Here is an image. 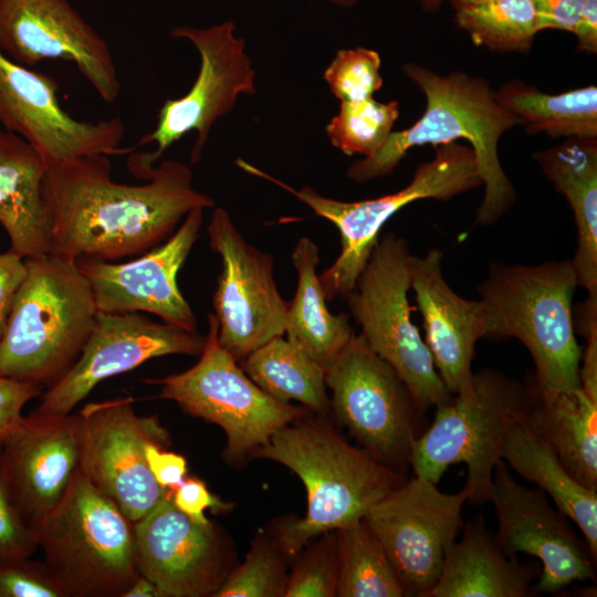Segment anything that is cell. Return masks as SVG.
Wrapping results in <instances>:
<instances>
[{
  "label": "cell",
  "mask_w": 597,
  "mask_h": 597,
  "mask_svg": "<svg viewBox=\"0 0 597 597\" xmlns=\"http://www.w3.org/2000/svg\"><path fill=\"white\" fill-rule=\"evenodd\" d=\"M239 364L249 378L274 399L297 401L320 416L331 411L325 369L297 342L275 336Z\"/></svg>",
  "instance_id": "obj_30"
},
{
  "label": "cell",
  "mask_w": 597,
  "mask_h": 597,
  "mask_svg": "<svg viewBox=\"0 0 597 597\" xmlns=\"http://www.w3.org/2000/svg\"><path fill=\"white\" fill-rule=\"evenodd\" d=\"M523 422L555 452L569 474L597 491V401L582 388L544 394L532 375Z\"/></svg>",
  "instance_id": "obj_27"
},
{
  "label": "cell",
  "mask_w": 597,
  "mask_h": 597,
  "mask_svg": "<svg viewBox=\"0 0 597 597\" xmlns=\"http://www.w3.org/2000/svg\"><path fill=\"white\" fill-rule=\"evenodd\" d=\"M36 533L66 597H123L140 575L135 523L78 469Z\"/></svg>",
  "instance_id": "obj_6"
},
{
  "label": "cell",
  "mask_w": 597,
  "mask_h": 597,
  "mask_svg": "<svg viewBox=\"0 0 597 597\" xmlns=\"http://www.w3.org/2000/svg\"><path fill=\"white\" fill-rule=\"evenodd\" d=\"M139 179L148 181H115L105 155L48 167L50 253L104 261L140 255L167 240L191 210L214 205L192 186V171L180 161L166 160Z\"/></svg>",
  "instance_id": "obj_1"
},
{
  "label": "cell",
  "mask_w": 597,
  "mask_h": 597,
  "mask_svg": "<svg viewBox=\"0 0 597 597\" xmlns=\"http://www.w3.org/2000/svg\"><path fill=\"white\" fill-rule=\"evenodd\" d=\"M148 468L164 489L174 490L187 476V460L184 455L166 450L157 443H149L146 448Z\"/></svg>",
  "instance_id": "obj_43"
},
{
  "label": "cell",
  "mask_w": 597,
  "mask_h": 597,
  "mask_svg": "<svg viewBox=\"0 0 597 597\" xmlns=\"http://www.w3.org/2000/svg\"><path fill=\"white\" fill-rule=\"evenodd\" d=\"M442 259L439 249H430L423 256L412 255L410 290L437 371L454 395L471 380L475 344L483 338V314L479 300H467L449 286Z\"/></svg>",
  "instance_id": "obj_23"
},
{
  "label": "cell",
  "mask_w": 597,
  "mask_h": 597,
  "mask_svg": "<svg viewBox=\"0 0 597 597\" xmlns=\"http://www.w3.org/2000/svg\"><path fill=\"white\" fill-rule=\"evenodd\" d=\"M325 383L336 421L360 449L407 475L428 420L398 373L355 334L326 368Z\"/></svg>",
  "instance_id": "obj_11"
},
{
  "label": "cell",
  "mask_w": 597,
  "mask_h": 597,
  "mask_svg": "<svg viewBox=\"0 0 597 597\" xmlns=\"http://www.w3.org/2000/svg\"><path fill=\"white\" fill-rule=\"evenodd\" d=\"M38 548L36 531L21 517L0 474V561L32 556Z\"/></svg>",
  "instance_id": "obj_39"
},
{
  "label": "cell",
  "mask_w": 597,
  "mask_h": 597,
  "mask_svg": "<svg viewBox=\"0 0 597 597\" xmlns=\"http://www.w3.org/2000/svg\"><path fill=\"white\" fill-rule=\"evenodd\" d=\"M333 4L342 6V7H352L354 6L358 0H326ZM444 0H418L421 8L429 13L437 12Z\"/></svg>",
  "instance_id": "obj_48"
},
{
  "label": "cell",
  "mask_w": 597,
  "mask_h": 597,
  "mask_svg": "<svg viewBox=\"0 0 597 597\" xmlns=\"http://www.w3.org/2000/svg\"><path fill=\"white\" fill-rule=\"evenodd\" d=\"M25 260L0 338V376L50 388L78 358L97 307L75 260L48 253Z\"/></svg>",
  "instance_id": "obj_5"
},
{
  "label": "cell",
  "mask_w": 597,
  "mask_h": 597,
  "mask_svg": "<svg viewBox=\"0 0 597 597\" xmlns=\"http://www.w3.org/2000/svg\"><path fill=\"white\" fill-rule=\"evenodd\" d=\"M206 336L140 312H97L93 329L74 365L42 392L34 411L69 415L103 380L166 355L199 356Z\"/></svg>",
  "instance_id": "obj_18"
},
{
  "label": "cell",
  "mask_w": 597,
  "mask_h": 597,
  "mask_svg": "<svg viewBox=\"0 0 597 597\" xmlns=\"http://www.w3.org/2000/svg\"><path fill=\"white\" fill-rule=\"evenodd\" d=\"M234 23L226 21L210 28L180 27L170 33L189 40L200 56V67L190 90L180 98L166 100L156 128L140 137L136 147L156 144L154 151L128 154L127 167L136 178L154 167L164 153L187 133H197L190 158L201 154L214 122L228 114L240 94H255V72L245 53L242 38L234 35Z\"/></svg>",
  "instance_id": "obj_12"
},
{
  "label": "cell",
  "mask_w": 597,
  "mask_h": 597,
  "mask_svg": "<svg viewBox=\"0 0 597 597\" xmlns=\"http://www.w3.org/2000/svg\"><path fill=\"white\" fill-rule=\"evenodd\" d=\"M399 103H381L373 96L357 102H341L339 111L326 126L334 147L347 156H374L394 132Z\"/></svg>",
  "instance_id": "obj_34"
},
{
  "label": "cell",
  "mask_w": 597,
  "mask_h": 597,
  "mask_svg": "<svg viewBox=\"0 0 597 597\" xmlns=\"http://www.w3.org/2000/svg\"><path fill=\"white\" fill-rule=\"evenodd\" d=\"M446 551L441 574L428 597H530L542 573L537 561L520 562L500 545L481 513L463 524Z\"/></svg>",
  "instance_id": "obj_24"
},
{
  "label": "cell",
  "mask_w": 597,
  "mask_h": 597,
  "mask_svg": "<svg viewBox=\"0 0 597 597\" xmlns=\"http://www.w3.org/2000/svg\"><path fill=\"white\" fill-rule=\"evenodd\" d=\"M434 157L418 165L411 181L402 189L378 198L362 201H341L320 195L310 186L295 189L237 159L244 171L266 179L292 193L313 212L329 222L341 235V252L321 274L320 282L327 301L345 297L355 287L385 223L405 206L422 199L449 201L482 186L474 151L455 142L434 146Z\"/></svg>",
  "instance_id": "obj_8"
},
{
  "label": "cell",
  "mask_w": 597,
  "mask_h": 597,
  "mask_svg": "<svg viewBox=\"0 0 597 597\" xmlns=\"http://www.w3.org/2000/svg\"><path fill=\"white\" fill-rule=\"evenodd\" d=\"M465 491L441 492L413 476L380 499L364 516L387 553L405 596L428 597L442 570L447 547L463 527Z\"/></svg>",
  "instance_id": "obj_14"
},
{
  "label": "cell",
  "mask_w": 597,
  "mask_h": 597,
  "mask_svg": "<svg viewBox=\"0 0 597 597\" xmlns=\"http://www.w3.org/2000/svg\"><path fill=\"white\" fill-rule=\"evenodd\" d=\"M573 33L579 51L597 52V0H585Z\"/></svg>",
  "instance_id": "obj_46"
},
{
  "label": "cell",
  "mask_w": 597,
  "mask_h": 597,
  "mask_svg": "<svg viewBox=\"0 0 597 597\" xmlns=\"http://www.w3.org/2000/svg\"><path fill=\"white\" fill-rule=\"evenodd\" d=\"M135 545L139 574L161 597L213 596L230 573L216 526L181 512L171 490L135 523Z\"/></svg>",
  "instance_id": "obj_21"
},
{
  "label": "cell",
  "mask_w": 597,
  "mask_h": 597,
  "mask_svg": "<svg viewBox=\"0 0 597 597\" xmlns=\"http://www.w3.org/2000/svg\"><path fill=\"white\" fill-rule=\"evenodd\" d=\"M585 0H533L537 30L574 31Z\"/></svg>",
  "instance_id": "obj_44"
},
{
  "label": "cell",
  "mask_w": 597,
  "mask_h": 597,
  "mask_svg": "<svg viewBox=\"0 0 597 597\" xmlns=\"http://www.w3.org/2000/svg\"><path fill=\"white\" fill-rule=\"evenodd\" d=\"M578 286L572 260L535 265L494 262L479 285L483 338L519 339L535 365L544 394L580 389L583 348L575 335L573 297Z\"/></svg>",
  "instance_id": "obj_4"
},
{
  "label": "cell",
  "mask_w": 597,
  "mask_h": 597,
  "mask_svg": "<svg viewBox=\"0 0 597 597\" xmlns=\"http://www.w3.org/2000/svg\"><path fill=\"white\" fill-rule=\"evenodd\" d=\"M30 557L0 561V597H66L46 564Z\"/></svg>",
  "instance_id": "obj_38"
},
{
  "label": "cell",
  "mask_w": 597,
  "mask_h": 597,
  "mask_svg": "<svg viewBox=\"0 0 597 597\" xmlns=\"http://www.w3.org/2000/svg\"><path fill=\"white\" fill-rule=\"evenodd\" d=\"M145 383L159 385L158 398L186 413L216 423L226 433L223 455L238 464L282 427L306 415L305 407L282 402L255 385L218 339V322L208 314V334L199 360L189 369Z\"/></svg>",
  "instance_id": "obj_10"
},
{
  "label": "cell",
  "mask_w": 597,
  "mask_h": 597,
  "mask_svg": "<svg viewBox=\"0 0 597 597\" xmlns=\"http://www.w3.org/2000/svg\"><path fill=\"white\" fill-rule=\"evenodd\" d=\"M402 71L426 97L423 114L410 127L392 132L374 156L354 161L347 176L365 182L389 175L412 147L465 139L474 151L484 186L475 223L494 224L516 199L513 184L501 166L499 142L522 122L500 104L483 77L461 71L441 75L416 63L405 64Z\"/></svg>",
  "instance_id": "obj_2"
},
{
  "label": "cell",
  "mask_w": 597,
  "mask_h": 597,
  "mask_svg": "<svg viewBox=\"0 0 597 597\" xmlns=\"http://www.w3.org/2000/svg\"><path fill=\"white\" fill-rule=\"evenodd\" d=\"M338 597H404L383 545L364 519L335 530Z\"/></svg>",
  "instance_id": "obj_32"
},
{
  "label": "cell",
  "mask_w": 597,
  "mask_h": 597,
  "mask_svg": "<svg viewBox=\"0 0 597 597\" xmlns=\"http://www.w3.org/2000/svg\"><path fill=\"white\" fill-rule=\"evenodd\" d=\"M203 211L191 210L167 240L135 260L114 263L76 259L97 312H146L166 323L197 331L196 315L178 287L177 274L198 239Z\"/></svg>",
  "instance_id": "obj_19"
},
{
  "label": "cell",
  "mask_w": 597,
  "mask_h": 597,
  "mask_svg": "<svg viewBox=\"0 0 597 597\" xmlns=\"http://www.w3.org/2000/svg\"><path fill=\"white\" fill-rule=\"evenodd\" d=\"M311 415L282 427L250 457L282 463L305 485V516L283 523L275 535L289 557L298 555L318 535L364 519L407 480Z\"/></svg>",
  "instance_id": "obj_3"
},
{
  "label": "cell",
  "mask_w": 597,
  "mask_h": 597,
  "mask_svg": "<svg viewBox=\"0 0 597 597\" xmlns=\"http://www.w3.org/2000/svg\"><path fill=\"white\" fill-rule=\"evenodd\" d=\"M0 51L28 67L71 61L104 102L119 95L111 49L66 0H0Z\"/></svg>",
  "instance_id": "obj_20"
},
{
  "label": "cell",
  "mask_w": 597,
  "mask_h": 597,
  "mask_svg": "<svg viewBox=\"0 0 597 597\" xmlns=\"http://www.w3.org/2000/svg\"><path fill=\"white\" fill-rule=\"evenodd\" d=\"M286 556L276 538L262 534L252 542L245 561L228 574L213 597H284L289 576Z\"/></svg>",
  "instance_id": "obj_35"
},
{
  "label": "cell",
  "mask_w": 597,
  "mask_h": 597,
  "mask_svg": "<svg viewBox=\"0 0 597 597\" xmlns=\"http://www.w3.org/2000/svg\"><path fill=\"white\" fill-rule=\"evenodd\" d=\"M78 413L32 411L0 442V474L23 521L36 531L78 469Z\"/></svg>",
  "instance_id": "obj_22"
},
{
  "label": "cell",
  "mask_w": 597,
  "mask_h": 597,
  "mask_svg": "<svg viewBox=\"0 0 597 597\" xmlns=\"http://www.w3.org/2000/svg\"><path fill=\"white\" fill-rule=\"evenodd\" d=\"M27 273L25 260L8 250L0 252V338L15 296Z\"/></svg>",
  "instance_id": "obj_45"
},
{
  "label": "cell",
  "mask_w": 597,
  "mask_h": 597,
  "mask_svg": "<svg viewBox=\"0 0 597 597\" xmlns=\"http://www.w3.org/2000/svg\"><path fill=\"white\" fill-rule=\"evenodd\" d=\"M317 541L303 548L287 576L284 597L336 596L338 563L335 531L317 536ZM308 542V543H310Z\"/></svg>",
  "instance_id": "obj_36"
},
{
  "label": "cell",
  "mask_w": 597,
  "mask_h": 597,
  "mask_svg": "<svg viewBox=\"0 0 597 597\" xmlns=\"http://www.w3.org/2000/svg\"><path fill=\"white\" fill-rule=\"evenodd\" d=\"M495 97L528 134L597 138V87L593 84L552 95L513 80L495 91Z\"/></svg>",
  "instance_id": "obj_31"
},
{
  "label": "cell",
  "mask_w": 597,
  "mask_h": 597,
  "mask_svg": "<svg viewBox=\"0 0 597 597\" xmlns=\"http://www.w3.org/2000/svg\"><path fill=\"white\" fill-rule=\"evenodd\" d=\"M578 326L587 342L580 358V387L597 401V296H588L582 304Z\"/></svg>",
  "instance_id": "obj_40"
},
{
  "label": "cell",
  "mask_w": 597,
  "mask_h": 597,
  "mask_svg": "<svg viewBox=\"0 0 597 597\" xmlns=\"http://www.w3.org/2000/svg\"><path fill=\"white\" fill-rule=\"evenodd\" d=\"M489 501L494 505L502 548L511 556L527 554L541 562L536 595L554 594L575 582L596 580V558L570 520L540 488H527L512 476L501 460L494 468Z\"/></svg>",
  "instance_id": "obj_17"
},
{
  "label": "cell",
  "mask_w": 597,
  "mask_h": 597,
  "mask_svg": "<svg viewBox=\"0 0 597 597\" xmlns=\"http://www.w3.org/2000/svg\"><path fill=\"white\" fill-rule=\"evenodd\" d=\"M171 499L181 512L201 523L209 522L205 515L207 510L223 513L231 506L212 494L206 483L195 476H186L178 486L171 490Z\"/></svg>",
  "instance_id": "obj_41"
},
{
  "label": "cell",
  "mask_w": 597,
  "mask_h": 597,
  "mask_svg": "<svg viewBox=\"0 0 597 597\" xmlns=\"http://www.w3.org/2000/svg\"><path fill=\"white\" fill-rule=\"evenodd\" d=\"M528 397V379L494 368L473 373L462 390L436 407L433 421L415 441L410 461L415 476L437 484L451 464L464 463L468 501H489L503 442L523 420Z\"/></svg>",
  "instance_id": "obj_7"
},
{
  "label": "cell",
  "mask_w": 597,
  "mask_h": 597,
  "mask_svg": "<svg viewBox=\"0 0 597 597\" xmlns=\"http://www.w3.org/2000/svg\"><path fill=\"white\" fill-rule=\"evenodd\" d=\"M207 233L222 262L212 298L218 339L240 363L285 334L289 301L277 290L273 256L247 242L227 210L214 208Z\"/></svg>",
  "instance_id": "obj_15"
},
{
  "label": "cell",
  "mask_w": 597,
  "mask_h": 597,
  "mask_svg": "<svg viewBox=\"0 0 597 597\" xmlns=\"http://www.w3.org/2000/svg\"><path fill=\"white\" fill-rule=\"evenodd\" d=\"M320 262L317 244L308 237L301 238L292 252L297 284L287 305L285 334L326 370L355 332L348 314L329 312L317 273Z\"/></svg>",
  "instance_id": "obj_29"
},
{
  "label": "cell",
  "mask_w": 597,
  "mask_h": 597,
  "mask_svg": "<svg viewBox=\"0 0 597 597\" xmlns=\"http://www.w3.org/2000/svg\"><path fill=\"white\" fill-rule=\"evenodd\" d=\"M534 158L573 211L577 245L572 263L578 286L597 296V138H567Z\"/></svg>",
  "instance_id": "obj_26"
},
{
  "label": "cell",
  "mask_w": 597,
  "mask_h": 597,
  "mask_svg": "<svg viewBox=\"0 0 597 597\" xmlns=\"http://www.w3.org/2000/svg\"><path fill=\"white\" fill-rule=\"evenodd\" d=\"M411 253L392 232L379 238L355 287L344 300L367 345L402 378L423 411L453 396L446 388L430 350L411 321Z\"/></svg>",
  "instance_id": "obj_9"
},
{
  "label": "cell",
  "mask_w": 597,
  "mask_h": 597,
  "mask_svg": "<svg viewBox=\"0 0 597 597\" xmlns=\"http://www.w3.org/2000/svg\"><path fill=\"white\" fill-rule=\"evenodd\" d=\"M48 166L20 136L0 127V224L23 259L50 253L52 219L43 182Z\"/></svg>",
  "instance_id": "obj_25"
},
{
  "label": "cell",
  "mask_w": 597,
  "mask_h": 597,
  "mask_svg": "<svg viewBox=\"0 0 597 597\" xmlns=\"http://www.w3.org/2000/svg\"><path fill=\"white\" fill-rule=\"evenodd\" d=\"M380 66V56L374 50L343 49L337 51L323 77L341 102H357L371 97L383 87Z\"/></svg>",
  "instance_id": "obj_37"
},
{
  "label": "cell",
  "mask_w": 597,
  "mask_h": 597,
  "mask_svg": "<svg viewBox=\"0 0 597 597\" xmlns=\"http://www.w3.org/2000/svg\"><path fill=\"white\" fill-rule=\"evenodd\" d=\"M454 18L475 45L501 53L530 51L538 32L533 0H481L457 8Z\"/></svg>",
  "instance_id": "obj_33"
},
{
  "label": "cell",
  "mask_w": 597,
  "mask_h": 597,
  "mask_svg": "<svg viewBox=\"0 0 597 597\" xmlns=\"http://www.w3.org/2000/svg\"><path fill=\"white\" fill-rule=\"evenodd\" d=\"M501 458L519 475L542 489L578 526L597 558V491L575 480L551 447L523 421L509 430Z\"/></svg>",
  "instance_id": "obj_28"
},
{
  "label": "cell",
  "mask_w": 597,
  "mask_h": 597,
  "mask_svg": "<svg viewBox=\"0 0 597 597\" xmlns=\"http://www.w3.org/2000/svg\"><path fill=\"white\" fill-rule=\"evenodd\" d=\"M132 397L85 405L77 413L78 470L134 522L146 516L170 489L161 488L146 460L149 443L169 446L156 416H139Z\"/></svg>",
  "instance_id": "obj_13"
},
{
  "label": "cell",
  "mask_w": 597,
  "mask_h": 597,
  "mask_svg": "<svg viewBox=\"0 0 597 597\" xmlns=\"http://www.w3.org/2000/svg\"><path fill=\"white\" fill-rule=\"evenodd\" d=\"M42 392L33 383L0 376V442L18 426L23 407Z\"/></svg>",
  "instance_id": "obj_42"
},
{
  "label": "cell",
  "mask_w": 597,
  "mask_h": 597,
  "mask_svg": "<svg viewBox=\"0 0 597 597\" xmlns=\"http://www.w3.org/2000/svg\"><path fill=\"white\" fill-rule=\"evenodd\" d=\"M454 9L481 0H449Z\"/></svg>",
  "instance_id": "obj_49"
},
{
  "label": "cell",
  "mask_w": 597,
  "mask_h": 597,
  "mask_svg": "<svg viewBox=\"0 0 597 597\" xmlns=\"http://www.w3.org/2000/svg\"><path fill=\"white\" fill-rule=\"evenodd\" d=\"M59 85L46 74L21 65L0 51V124L20 136L48 167L95 155L132 153L124 147L119 117L83 122L61 107Z\"/></svg>",
  "instance_id": "obj_16"
},
{
  "label": "cell",
  "mask_w": 597,
  "mask_h": 597,
  "mask_svg": "<svg viewBox=\"0 0 597 597\" xmlns=\"http://www.w3.org/2000/svg\"><path fill=\"white\" fill-rule=\"evenodd\" d=\"M123 597H161V595L150 579L139 575Z\"/></svg>",
  "instance_id": "obj_47"
}]
</instances>
